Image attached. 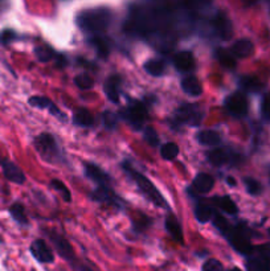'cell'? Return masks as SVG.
<instances>
[{"label":"cell","instance_id":"cell-1","mask_svg":"<svg viewBox=\"0 0 270 271\" xmlns=\"http://www.w3.org/2000/svg\"><path fill=\"white\" fill-rule=\"evenodd\" d=\"M113 13L106 8H95V10L82 11L75 17V23L80 29L93 35H100L109 28Z\"/></svg>","mask_w":270,"mask_h":271},{"label":"cell","instance_id":"cell-2","mask_svg":"<svg viewBox=\"0 0 270 271\" xmlns=\"http://www.w3.org/2000/svg\"><path fill=\"white\" fill-rule=\"evenodd\" d=\"M122 170L123 172H126L127 176L131 177L132 181L138 185L139 191L145 195V197H147V200H150L152 204L159 206V208H163V209L170 208V206H168V202L166 201L163 195L157 190V186L151 183L150 180H148L145 175H142L141 172H138V171L135 170L129 161H123Z\"/></svg>","mask_w":270,"mask_h":271},{"label":"cell","instance_id":"cell-3","mask_svg":"<svg viewBox=\"0 0 270 271\" xmlns=\"http://www.w3.org/2000/svg\"><path fill=\"white\" fill-rule=\"evenodd\" d=\"M35 149L40 154L41 158L49 163H56L61 160V151L52 134H40L35 139Z\"/></svg>","mask_w":270,"mask_h":271},{"label":"cell","instance_id":"cell-4","mask_svg":"<svg viewBox=\"0 0 270 271\" xmlns=\"http://www.w3.org/2000/svg\"><path fill=\"white\" fill-rule=\"evenodd\" d=\"M224 237H226V240L229 241L230 246L237 253L242 254V256H252L253 254V250L255 247L252 246L250 241H249L248 231L246 229H242L241 225H239L237 227H232L228 231V233Z\"/></svg>","mask_w":270,"mask_h":271},{"label":"cell","instance_id":"cell-5","mask_svg":"<svg viewBox=\"0 0 270 271\" xmlns=\"http://www.w3.org/2000/svg\"><path fill=\"white\" fill-rule=\"evenodd\" d=\"M122 118L126 122L129 123L132 129H135L138 131V130H141L142 127H143L146 118H147L146 106L138 101L130 102L129 106L123 110Z\"/></svg>","mask_w":270,"mask_h":271},{"label":"cell","instance_id":"cell-6","mask_svg":"<svg viewBox=\"0 0 270 271\" xmlns=\"http://www.w3.org/2000/svg\"><path fill=\"white\" fill-rule=\"evenodd\" d=\"M175 119L178 123H185L189 126H199L203 119V111L196 105L184 103L175 111Z\"/></svg>","mask_w":270,"mask_h":271},{"label":"cell","instance_id":"cell-7","mask_svg":"<svg viewBox=\"0 0 270 271\" xmlns=\"http://www.w3.org/2000/svg\"><path fill=\"white\" fill-rule=\"evenodd\" d=\"M224 108L228 111L229 115L235 118H244L248 114L249 105L248 99L242 93H235L225 98L224 101Z\"/></svg>","mask_w":270,"mask_h":271},{"label":"cell","instance_id":"cell-8","mask_svg":"<svg viewBox=\"0 0 270 271\" xmlns=\"http://www.w3.org/2000/svg\"><path fill=\"white\" fill-rule=\"evenodd\" d=\"M28 103L31 105L32 108L40 109V110H47L50 115H53V117L57 118L59 120H63V122L68 120L66 114L64 113V111H61V109H59V106L48 97L35 95V97L29 98Z\"/></svg>","mask_w":270,"mask_h":271},{"label":"cell","instance_id":"cell-9","mask_svg":"<svg viewBox=\"0 0 270 271\" xmlns=\"http://www.w3.org/2000/svg\"><path fill=\"white\" fill-rule=\"evenodd\" d=\"M48 237H49L50 242L53 243L54 249L57 250V253L60 254L61 257H63L65 261L70 262V263H73L74 265L75 263V257H74V252H73V247L72 245L69 243V241L66 240V238H64L61 234L56 233V232H47Z\"/></svg>","mask_w":270,"mask_h":271},{"label":"cell","instance_id":"cell-10","mask_svg":"<svg viewBox=\"0 0 270 271\" xmlns=\"http://www.w3.org/2000/svg\"><path fill=\"white\" fill-rule=\"evenodd\" d=\"M207 159L216 167H221L224 164H232L236 165L241 161V156L236 152L224 149H215L207 154Z\"/></svg>","mask_w":270,"mask_h":271},{"label":"cell","instance_id":"cell-11","mask_svg":"<svg viewBox=\"0 0 270 271\" xmlns=\"http://www.w3.org/2000/svg\"><path fill=\"white\" fill-rule=\"evenodd\" d=\"M91 200L110 205L114 208H122L123 206L122 199L120 196L115 195V192L111 190L110 185H98L94 192L91 193Z\"/></svg>","mask_w":270,"mask_h":271},{"label":"cell","instance_id":"cell-12","mask_svg":"<svg viewBox=\"0 0 270 271\" xmlns=\"http://www.w3.org/2000/svg\"><path fill=\"white\" fill-rule=\"evenodd\" d=\"M32 256L41 263H52L54 261L53 250L50 249L44 240H36L31 245Z\"/></svg>","mask_w":270,"mask_h":271},{"label":"cell","instance_id":"cell-13","mask_svg":"<svg viewBox=\"0 0 270 271\" xmlns=\"http://www.w3.org/2000/svg\"><path fill=\"white\" fill-rule=\"evenodd\" d=\"M84 172H85V176L89 180H91L93 183L98 185H110L111 179L110 176L105 172L104 170H101L97 164L94 163H85V167H84Z\"/></svg>","mask_w":270,"mask_h":271},{"label":"cell","instance_id":"cell-14","mask_svg":"<svg viewBox=\"0 0 270 271\" xmlns=\"http://www.w3.org/2000/svg\"><path fill=\"white\" fill-rule=\"evenodd\" d=\"M0 165H2V170H3V174L7 180H10V181L15 184L25 183L24 172L13 161L7 160V159H0Z\"/></svg>","mask_w":270,"mask_h":271},{"label":"cell","instance_id":"cell-15","mask_svg":"<svg viewBox=\"0 0 270 271\" xmlns=\"http://www.w3.org/2000/svg\"><path fill=\"white\" fill-rule=\"evenodd\" d=\"M121 88H122V78L118 74H113L105 82L104 92L113 103H120Z\"/></svg>","mask_w":270,"mask_h":271},{"label":"cell","instance_id":"cell-16","mask_svg":"<svg viewBox=\"0 0 270 271\" xmlns=\"http://www.w3.org/2000/svg\"><path fill=\"white\" fill-rule=\"evenodd\" d=\"M173 67L176 68V70H179L182 73L191 72L196 67L195 57L189 51L179 52L173 57Z\"/></svg>","mask_w":270,"mask_h":271},{"label":"cell","instance_id":"cell-17","mask_svg":"<svg viewBox=\"0 0 270 271\" xmlns=\"http://www.w3.org/2000/svg\"><path fill=\"white\" fill-rule=\"evenodd\" d=\"M215 186V179L212 175L205 174V172H200L195 176L194 181H192V190L195 191L196 193H204L210 192L214 190Z\"/></svg>","mask_w":270,"mask_h":271},{"label":"cell","instance_id":"cell-18","mask_svg":"<svg viewBox=\"0 0 270 271\" xmlns=\"http://www.w3.org/2000/svg\"><path fill=\"white\" fill-rule=\"evenodd\" d=\"M183 92L191 97H199L203 93V85L200 79L195 76H187L182 79Z\"/></svg>","mask_w":270,"mask_h":271},{"label":"cell","instance_id":"cell-19","mask_svg":"<svg viewBox=\"0 0 270 271\" xmlns=\"http://www.w3.org/2000/svg\"><path fill=\"white\" fill-rule=\"evenodd\" d=\"M253 43L248 38H241V40H237L235 44L230 48V52L235 57H239V58H246V57L250 56L253 53Z\"/></svg>","mask_w":270,"mask_h":271},{"label":"cell","instance_id":"cell-20","mask_svg":"<svg viewBox=\"0 0 270 271\" xmlns=\"http://www.w3.org/2000/svg\"><path fill=\"white\" fill-rule=\"evenodd\" d=\"M73 123L75 126L84 127V129H89L94 124V118L91 115L90 111L85 108L75 109L74 114H73Z\"/></svg>","mask_w":270,"mask_h":271},{"label":"cell","instance_id":"cell-21","mask_svg":"<svg viewBox=\"0 0 270 271\" xmlns=\"http://www.w3.org/2000/svg\"><path fill=\"white\" fill-rule=\"evenodd\" d=\"M196 140L205 147H214V145L220 144L221 136L214 130H203L196 134Z\"/></svg>","mask_w":270,"mask_h":271},{"label":"cell","instance_id":"cell-22","mask_svg":"<svg viewBox=\"0 0 270 271\" xmlns=\"http://www.w3.org/2000/svg\"><path fill=\"white\" fill-rule=\"evenodd\" d=\"M90 44L95 48L97 53L102 58H106L110 54L111 44L107 37H104L101 35H93V37H90Z\"/></svg>","mask_w":270,"mask_h":271},{"label":"cell","instance_id":"cell-23","mask_svg":"<svg viewBox=\"0 0 270 271\" xmlns=\"http://www.w3.org/2000/svg\"><path fill=\"white\" fill-rule=\"evenodd\" d=\"M164 225H166V231L170 233V236L172 237L173 241H175V242L183 243V231L178 218L172 215L167 216L166 224Z\"/></svg>","mask_w":270,"mask_h":271},{"label":"cell","instance_id":"cell-24","mask_svg":"<svg viewBox=\"0 0 270 271\" xmlns=\"http://www.w3.org/2000/svg\"><path fill=\"white\" fill-rule=\"evenodd\" d=\"M215 29H216L217 35L220 36L223 40H229L232 37V24L224 15H219L217 19L215 20Z\"/></svg>","mask_w":270,"mask_h":271},{"label":"cell","instance_id":"cell-25","mask_svg":"<svg viewBox=\"0 0 270 271\" xmlns=\"http://www.w3.org/2000/svg\"><path fill=\"white\" fill-rule=\"evenodd\" d=\"M143 69L150 76L162 77L166 73V62L163 60H160V58H151V60L146 61V64L143 65Z\"/></svg>","mask_w":270,"mask_h":271},{"label":"cell","instance_id":"cell-26","mask_svg":"<svg viewBox=\"0 0 270 271\" xmlns=\"http://www.w3.org/2000/svg\"><path fill=\"white\" fill-rule=\"evenodd\" d=\"M215 58L226 69H235L237 67V61H236L232 52H228L224 48H217L215 51Z\"/></svg>","mask_w":270,"mask_h":271},{"label":"cell","instance_id":"cell-27","mask_svg":"<svg viewBox=\"0 0 270 271\" xmlns=\"http://www.w3.org/2000/svg\"><path fill=\"white\" fill-rule=\"evenodd\" d=\"M214 204L216 205L217 208L221 209L223 212L228 213V215H237L239 213V208H237V205L236 202L230 199L229 196H221V197H214L212 199Z\"/></svg>","mask_w":270,"mask_h":271},{"label":"cell","instance_id":"cell-28","mask_svg":"<svg viewBox=\"0 0 270 271\" xmlns=\"http://www.w3.org/2000/svg\"><path fill=\"white\" fill-rule=\"evenodd\" d=\"M215 211L210 208L209 205L204 204V202H199L195 206V217L200 224H207L214 217Z\"/></svg>","mask_w":270,"mask_h":271},{"label":"cell","instance_id":"cell-29","mask_svg":"<svg viewBox=\"0 0 270 271\" xmlns=\"http://www.w3.org/2000/svg\"><path fill=\"white\" fill-rule=\"evenodd\" d=\"M240 86H241L244 90L250 93H258L264 88V85H262V82H261L260 79L252 76L241 77V78H240Z\"/></svg>","mask_w":270,"mask_h":271},{"label":"cell","instance_id":"cell-30","mask_svg":"<svg viewBox=\"0 0 270 271\" xmlns=\"http://www.w3.org/2000/svg\"><path fill=\"white\" fill-rule=\"evenodd\" d=\"M10 215L12 216L13 220L20 225H28V218L25 215V209L20 202H15L13 205L10 206Z\"/></svg>","mask_w":270,"mask_h":271},{"label":"cell","instance_id":"cell-31","mask_svg":"<svg viewBox=\"0 0 270 271\" xmlns=\"http://www.w3.org/2000/svg\"><path fill=\"white\" fill-rule=\"evenodd\" d=\"M246 271H267L270 266L261 257H250L249 256L248 261L245 263Z\"/></svg>","mask_w":270,"mask_h":271},{"label":"cell","instance_id":"cell-32","mask_svg":"<svg viewBox=\"0 0 270 271\" xmlns=\"http://www.w3.org/2000/svg\"><path fill=\"white\" fill-rule=\"evenodd\" d=\"M35 56L40 62H48V61L53 60V57H56V53L48 45H40V47L35 48Z\"/></svg>","mask_w":270,"mask_h":271},{"label":"cell","instance_id":"cell-33","mask_svg":"<svg viewBox=\"0 0 270 271\" xmlns=\"http://www.w3.org/2000/svg\"><path fill=\"white\" fill-rule=\"evenodd\" d=\"M179 154V145L173 142H168L160 147V155L164 160H173Z\"/></svg>","mask_w":270,"mask_h":271},{"label":"cell","instance_id":"cell-34","mask_svg":"<svg viewBox=\"0 0 270 271\" xmlns=\"http://www.w3.org/2000/svg\"><path fill=\"white\" fill-rule=\"evenodd\" d=\"M50 186H52L56 192L60 193L61 197L64 199V201L66 202L72 201V193H70L69 188H68L61 180H57V179L50 180Z\"/></svg>","mask_w":270,"mask_h":271},{"label":"cell","instance_id":"cell-35","mask_svg":"<svg viewBox=\"0 0 270 271\" xmlns=\"http://www.w3.org/2000/svg\"><path fill=\"white\" fill-rule=\"evenodd\" d=\"M74 84L81 90H90L94 86V79L91 78L88 73H82V74L74 77Z\"/></svg>","mask_w":270,"mask_h":271},{"label":"cell","instance_id":"cell-36","mask_svg":"<svg viewBox=\"0 0 270 271\" xmlns=\"http://www.w3.org/2000/svg\"><path fill=\"white\" fill-rule=\"evenodd\" d=\"M210 221H212V224L215 225V227H216L217 231L220 232L223 236H225V234L228 233V231L230 229L229 222H228L220 213H217V212H215L214 217H212V220Z\"/></svg>","mask_w":270,"mask_h":271},{"label":"cell","instance_id":"cell-37","mask_svg":"<svg viewBox=\"0 0 270 271\" xmlns=\"http://www.w3.org/2000/svg\"><path fill=\"white\" fill-rule=\"evenodd\" d=\"M244 184H245L246 192L252 196H258L262 192V185L258 180L253 179V177H245L244 179Z\"/></svg>","mask_w":270,"mask_h":271},{"label":"cell","instance_id":"cell-38","mask_svg":"<svg viewBox=\"0 0 270 271\" xmlns=\"http://www.w3.org/2000/svg\"><path fill=\"white\" fill-rule=\"evenodd\" d=\"M143 138L151 147H158L159 145V136H158V133L152 127H146L145 131H143Z\"/></svg>","mask_w":270,"mask_h":271},{"label":"cell","instance_id":"cell-39","mask_svg":"<svg viewBox=\"0 0 270 271\" xmlns=\"http://www.w3.org/2000/svg\"><path fill=\"white\" fill-rule=\"evenodd\" d=\"M201 271H225V268H224V265L220 261H217V259L215 258H210L207 259V261L203 263Z\"/></svg>","mask_w":270,"mask_h":271},{"label":"cell","instance_id":"cell-40","mask_svg":"<svg viewBox=\"0 0 270 271\" xmlns=\"http://www.w3.org/2000/svg\"><path fill=\"white\" fill-rule=\"evenodd\" d=\"M102 123L107 130H114L117 127V117L115 114L111 113L110 110H106L102 113Z\"/></svg>","mask_w":270,"mask_h":271},{"label":"cell","instance_id":"cell-41","mask_svg":"<svg viewBox=\"0 0 270 271\" xmlns=\"http://www.w3.org/2000/svg\"><path fill=\"white\" fill-rule=\"evenodd\" d=\"M257 250V256L261 257L270 266V243H265V245H260L256 247Z\"/></svg>","mask_w":270,"mask_h":271},{"label":"cell","instance_id":"cell-42","mask_svg":"<svg viewBox=\"0 0 270 271\" xmlns=\"http://www.w3.org/2000/svg\"><path fill=\"white\" fill-rule=\"evenodd\" d=\"M17 38V35H16V32L12 31V29H6L0 33V43L4 45L10 44L12 41H15Z\"/></svg>","mask_w":270,"mask_h":271},{"label":"cell","instance_id":"cell-43","mask_svg":"<svg viewBox=\"0 0 270 271\" xmlns=\"http://www.w3.org/2000/svg\"><path fill=\"white\" fill-rule=\"evenodd\" d=\"M261 113H262V117L266 120H270V94L262 99V103H261Z\"/></svg>","mask_w":270,"mask_h":271},{"label":"cell","instance_id":"cell-44","mask_svg":"<svg viewBox=\"0 0 270 271\" xmlns=\"http://www.w3.org/2000/svg\"><path fill=\"white\" fill-rule=\"evenodd\" d=\"M148 225H150V218H147V217H143L142 220L134 221V227L137 229V232L146 231Z\"/></svg>","mask_w":270,"mask_h":271},{"label":"cell","instance_id":"cell-45","mask_svg":"<svg viewBox=\"0 0 270 271\" xmlns=\"http://www.w3.org/2000/svg\"><path fill=\"white\" fill-rule=\"evenodd\" d=\"M74 267L77 268V271H95L91 267H88L85 265H81V263H74Z\"/></svg>","mask_w":270,"mask_h":271},{"label":"cell","instance_id":"cell-46","mask_svg":"<svg viewBox=\"0 0 270 271\" xmlns=\"http://www.w3.org/2000/svg\"><path fill=\"white\" fill-rule=\"evenodd\" d=\"M226 184H228V185H230V186H236L237 185V181H236L235 177L233 176H228L226 177Z\"/></svg>","mask_w":270,"mask_h":271},{"label":"cell","instance_id":"cell-47","mask_svg":"<svg viewBox=\"0 0 270 271\" xmlns=\"http://www.w3.org/2000/svg\"><path fill=\"white\" fill-rule=\"evenodd\" d=\"M229 271H241V270H240V268H232V270H229Z\"/></svg>","mask_w":270,"mask_h":271},{"label":"cell","instance_id":"cell-48","mask_svg":"<svg viewBox=\"0 0 270 271\" xmlns=\"http://www.w3.org/2000/svg\"><path fill=\"white\" fill-rule=\"evenodd\" d=\"M267 232H269V236H270V229H269V231H267Z\"/></svg>","mask_w":270,"mask_h":271},{"label":"cell","instance_id":"cell-49","mask_svg":"<svg viewBox=\"0 0 270 271\" xmlns=\"http://www.w3.org/2000/svg\"><path fill=\"white\" fill-rule=\"evenodd\" d=\"M267 271H270V270H267Z\"/></svg>","mask_w":270,"mask_h":271}]
</instances>
